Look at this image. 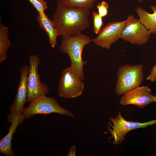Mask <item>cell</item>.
Masks as SVG:
<instances>
[{
    "mask_svg": "<svg viewBox=\"0 0 156 156\" xmlns=\"http://www.w3.org/2000/svg\"><path fill=\"white\" fill-rule=\"evenodd\" d=\"M109 120L107 125L108 130L111 135L110 138H113V144L115 145L119 144L124 140L126 135L129 131L156 124V120L144 122L128 121L120 111L115 117H110Z\"/></svg>",
    "mask_w": 156,
    "mask_h": 156,
    "instance_id": "cell-5",
    "label": "cell"
},
{
    "mask_svg": "<svg viewBox=\"0 0 156 156\" xmlns=\"http://www.w3.org/2000/svg\"><path fill=\"white\" fill-rule=\"evenodd\" d=\"M93 23V31L96 34H98L102 29L104 23L102 17L98 13L94 12L92 13Z\"/></svg>",
    "mask_w": 156,
    "mask_h": 156,
    "instance_id": "cell-17",
    "label": "cell"
},
{
    "mask_svg": "<svg viewBox=\"0 0 156 156\" xmlns=\"http://www.w3.org/2000/svg\"><path fill=\"white\" fill-rule=\"evenodd\" d=\"M98 0H57V6L62 7H77L90 10Z\"/></svg>",
    "mask_w": 156,
    "mask_h": 156,
    "instance_id": "cell-16",
    "label": "cell"
},
{
    "mask_svg": "<svg viewBox=\"0 0 156 156\" xmlns=\"http://www.w3.org/2000/svg\"><path fill=\"white\" fill-rule=\"evenodd\" d=\"M38 13H44L48 7L44 0H28Z\"/></svg>",
    "mask_w": 156,
    "mask_h": 156,
    "instance_id": "cell-18",
    "label": "cell"
},
{
    "mask_svg": "<svg viewBox=\"0 0 156 156\" xmlns=\"http://www.w3.org/2000/svg\"><path fill=\"white\" fill-rule=\"evenodd\" d=\"M90 13V10L83 8L57 6L52 20L62 39L77 35L88 28Z\"/></svg>",
    "mask_w": 156,
    "mask_h": 156,
    "instance_id": "cell-1",
    "label": "cell"
},
{
    "mask_svg": "<svg viewBox=\"0 0 156 156\" xmlns=\"http://www.w3.org/2000/svg\"><path fill=\"white\" fill-rule=\"evenodd\" d=\"M122 95L120 103L123 106L133 105L143 109L154 102V96L147 86H139L128 91Z\"/></svg>",
    "mask_w": 156,
    "mask_h": 156,
    "instance_id": "cell-11",
    "label": "cell"
},
{
    "mask_svg": "<svg viewBox=\"0 0 156 156\" xmlns=\"http://www.w3.org/2000/svg\"><path fill=\"white\" fill-rule=\"evenodd\" d=\"M150 8L153 12L151 14L143 8L137 7L136 11L139 17L141 23L151 33L156 34V6L151 5Z\"/></svg>",
    "mask_w": 156,
    "mask_h": 156,
    "instance_id": "cell-14",
    "label": "cell"
},
{
    "mask_svg": "<svg viewBox=\"0 0 156 156\" xmlns=\"http://www.w3.org/2000/svg\"><path fill=\"white\" fill-rule=\"evenodd\" d=\"M76 148L75 146H72L69 150L67 154V156H75Z\"/></svg>",
    "mask_w": 156,
    "mask_h": 156,
    "instance_id": "cell-21",
    "label": "cell"
},
{
    "mask_svg": "<svg viewBox=\"0 0 156 156\" xmlns=\"http://www.w3.org/2000/svg\"><path fill=\"white\" fill-rule=\"evenodd\" d=\"M83 80L70 67L62 71L58 83L59 96L65 99L81 96L84 90Z\"/></svg>",
    "mask_w": 156,
    "mask_h": 156,
    "instance_id": "cell-6",
    "label": "cell"
},
{
    "mask_svg": "<svg viewBox=\"0 0 156 156\" xmlns=\"http://www.w3.org/2000/svg\"><path fill=\"white\" fill-rule=\"evenodd\" d=\"M55 113L74 118V114L58 103L54 98L42 95L30 103L24 108L23 113L25 118L28 119L38 114H48Z\"/></svg>",
    "mask_w": 156,
    "mask_h": 156,
    "instance_id": "cell-4",
    "label": "cell"
},
{
    "mask_svg": "<svg viewBox=\"0 0 156 156\" xmlns=\"http://www.w3.org/2000/svg\"><path fill=\"white\" fill-rule=\"evenodd\" d=\"M143 66L142 64H125L118 68L114 93L118 96L140 86L144 77Z\"/></svg>",
    "mask_w": 156,
    "mask_h": 156,
    "instance_id": "cell-3",
    "label": "cell"
},
{
    "mask_svg": "<svg viewBox=\"0 0 156 156\" xmlns=\"http://www.w3.org/2000/svg\"><path fill=\"white\" fill-rule=\"evenodd\" d=\"M139 3H141L144 0H136Z\"/></svg>",
    "mask_w": 156,
    "mask_h": 156,
    "instance_id": "cell-23",
    "label": "cell"
},
{
    "mask_svg": "<svg viewBox=\"0 0 156 156\" xmlns=\"http://www.w3.org/2000/svg\"><path fill=\"white\" fill-rule=\"evenodd\" d=\"M154 102H156V95L154 96Z\"/></svg>",
    "mask_w": 156,
    "mask_h": 156,
    "instance_id": "cell-22",
    "label": "cell"
},
{
    "mask_svg": "<svg viewBox=\"0 0 156 156\" xmlns=\"http://www.w3.org/2000/svg\"><path fill=\"white\" fill-rule=\"evenodd\" d=\"M120 38L133 44L142 45L148 41L152 33L134 16L129 15Z\"/></svg>",
    "mask_w": 156,
    "mask_h": 156,
    "instance_id": "cell-8",
    "label": "cell"
},
{
    "mask_svg": "<svg viewBox=\"0 0 156 156\" xmlns=\"http://www.w3.org/2000/svg\"><path fill=\"white\" fill-rule=\"evenodd\" d=\"M9 29L2 23L0 24V63L5 60L7 57V52L11 46L9 35Z\"/></svg>",
    "mask_w": 156,
    "mask_h": 156,
    "instance_id": "cell-15",
    "label": "cell"
},
{
    "mask_svg": "<svg viewBox=\"0 0 156 156\" xmlns=\"http://www.w3.org/2000/svg\"><path fill=\"white\" fill-rule=\"evenodd\" d=\"M92 42L90 37L81 33L68 38L62 39L59 47L60 51L69 56L70 67L83 80L85 79L83 66L87 61L83 60L82 51L85 46Z\"/></svg>",
    "mask_w": 156,
    "mask_h": 156,
    "instance_id": "cell-2",
    "label": "cell"
},
{
    "mask_svg": "<svg viewBox=\"0 0 156 156\" xmlns=\"http://www.w3.org/2000/svg\"><path fill=\"white\" fill-rule=\"evenodd\" d=\"M28 71L29 67L27 65H24L20 68V78L17 92L9 108L10 114L8 116L7 119L23 112L24 105L27 97Z\"/></svg>",
    "mask_w": 156,
    "mask_h": 156,
    "instance_id": "cell-10",
    "label": "cell"
},
{
    "mask_svg": "<svg viewBox=\"0 0 156 156\" xmlns=\"http://www.w3.org/2000/svg\"><path fill=\"white\" fill-rule=\"evenodd\" d=\"M40 62V58L37 55H32L29 56L27 77V102L30 103L40 96L46 95L49 90L48 86L40 80L38 73Z\"/></svg>",
    "mask_w": 156,
    "mask_h": 156,
    "instance_id": "cell-7",
    "label": "cell"
},
{
    "mask_svg": "<svg viewBox=\"0 0 156 156\" xmlns=\"http://www.w3.org/2000/svg\"><path fill=\"white\" fill-rule=\"evenodd\" d=\"M99 14L102 18L107 16L108 13L109 6L108 3L103 1L99 3L97 5Z\"/></svg>",
    "mask_w": 156,
    "mask_h": 156,
    "instance_id": "cell-19",
    "label": "cell"
},
{
    "mask_svg": "<svg viewBox=\"0 0 156 156\" xmlns=\"http://www.w3.org/2000/svg\"><path fill=\"white\" fill-rule=\"evenodd\" d=\"M25 117L23 114L15 115L7 119L11 123L8 133L0 142V153L7 156H14L15 154L12 148V140L13 135L17 129L18 126L24 121Z\"/></svg>",
    "mask_w": 156,
    "mask_h": 156,
    "instance_id": "cell-12",
    "label": "cell"
},
{
    "mask_svg": "<svg viewBox=\"0 0 156 156\" xmlns=\"http://www.w3.org/2000/svg\"><path fill=\"white\" fill-rule=\"evenodd\" d=\"M146 79L152 82H156V63L153 67Z\"/></svg>",
    "mask_w": 156,
    "mask_h": 156,
    "instance_id": "cell-20",
    "label": "cell"
},
{
    "mask_svg": "<svg viewBox=\"0 0 156 156\" xmlns=\"http://www.w3.org/2000/svg\"><path fill=\"white\" fill-rule=\"evenodd\" d=\"M127 22V19L122 21L109 22L102 28L97 36L92 39V42L103 48H111L112 45L120 38Z\"/></svg>",
    "mask_w": 156,
    "mask_h": 156,
    "instance_id": "cell-9",
    "label": "cell"
},
{
    "mask_svg": "<svg viewBox=\"0 0 156 156\" xmlns=\"http://www.w3.org/2000/svg\"><path fill=\"white\" fill-rule=\"evenodd\" d=\"M36 17L40 27L44 30L48 36L50 45L54 48L57 45L58 36H61L60 32L55 27L53 20L48 17L45 12L38 13Z\"/></svg>",
    "mask_w": 156,
    "mask_h": 156,
    "instance_id": "cell-13",
    "label": "cell"
}]
</instances>
